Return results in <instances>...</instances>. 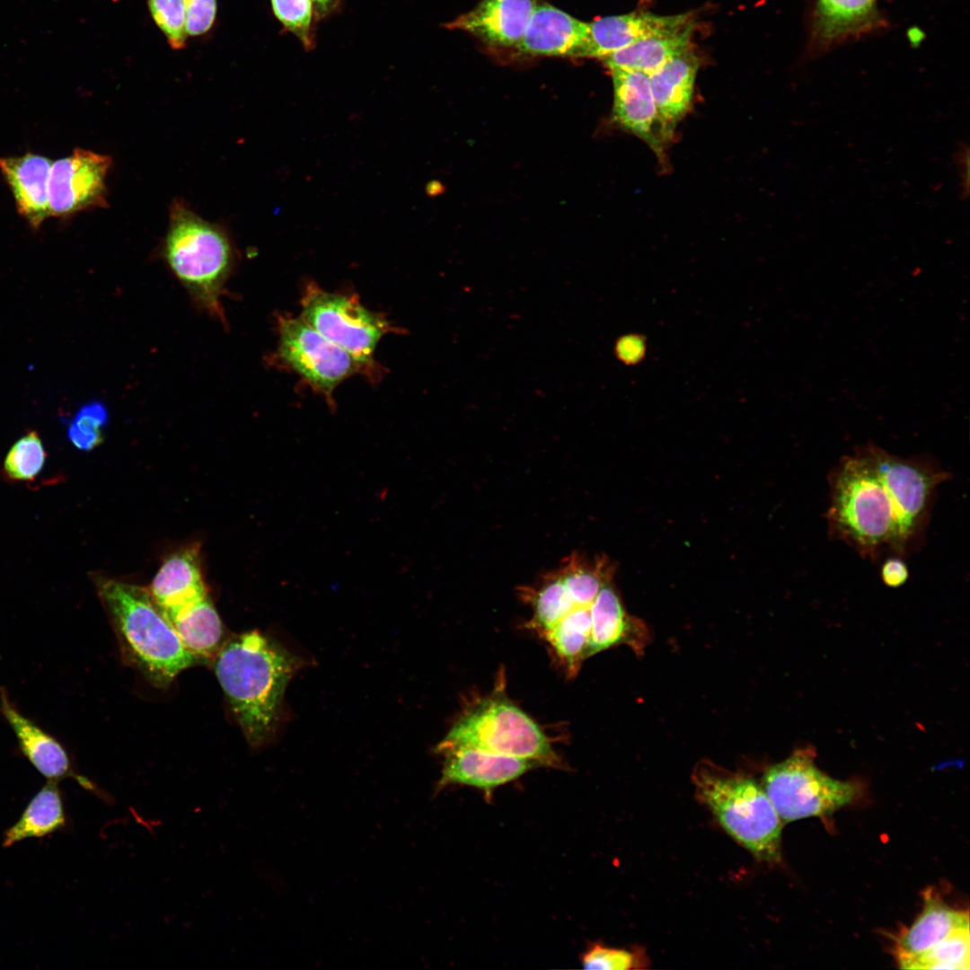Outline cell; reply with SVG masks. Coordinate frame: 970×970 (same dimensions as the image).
Listing matches in <instances>:
<instances>
[{
	"label": "cell",
	"instance_id": "cell-29",
	"mask_svg": "<svg viewBox=\"0 0 970 970\" xmlns=\"http://www.w3.org/2000/svg\"><path fill=\"white\" fill-rule=\"evenodd\" d=\"M45 458L41 439L37 432L31 431L11 447L4 460V471L13 480H32L41 471Z\"/></svg>",
	"mask_w": 970,
	"mask_h": 970
},
{
	"label": "cell",
	"instance_id": "cell-4",
	"mask_svg": "<svg viewBox=\"0 0 970 970\" xmlns=\"http://www.w3.org/2000/svg\"><path fill=\"white\" fill-rule=\"evenodd\" d=\"M93 581L124 657L152 683L164 687L198 660L184 646L149 589L101 575Z\"/></svg>",
	"mask_w": 970,
	"mask_h": 970
},
{
	"label": "cell",
	"instance_id": "cell-13",
	"mask_svg": "<svg viewBox=\"0 0 970 970\" xmlns=\"http://www.w3.org/2000/svg\"><path fill=\"white\" fill-rule=\"evenodd\" d=\"M613 119L622 129L645 141L661 156L667 143L652 95L648 74L612 69Z\"/></svg>",
	"mask_w": 970,
	"mask_h": 970
},
{
	"label": "cell",
	"instance_id": "cell-37",
	"mask_svg": "<svg viewBox=\"0 0 970 970\" xmlns=\"http://www.w3.org/2000/svg\"><path fill=\"white\" fill-rule=\"evenodd\" d=\"M317 19L331 14L338 7L340 0H312Z\"/></svg>",
	"mask_w": 970,
	"mask_h": 970
},
{
	"label": "cell",
	"instance_id": "cell-11",
	"mask_svg": "<svg viewBox=\"0 0 970 970\" xmlns=\"http://www.w3.org/2000/svg\"><path fill=\"white\" fill-rule=\"evenodd\" d=\"M109 155L76 148L52 163L48 180L50 216L67 217L92 208L107 207Z\"/></svg>",
	"mask_w": 970,
	"mask_h": 970
},
{
	"label": "cell",
	"instance_id": "cell-15",
	"mask_svg": "<svg viewBox=\"0 0 970 970\" xmlns=\"http://www.w3.org/2000/svg\"><path fill=\"white\" fill-rule=\"evenodd\" d=\"M199 549L192 543L173 552L153 579L149 591L168 620L208 595Z\"/></svg>",
	"mask_w": 970,
	"mask_h": 970
},
{
	"label": "cell",
	"instance_id": "cell-5",
	"mask_svg": "<svg viewBox=\"0 0 970 970\" xmlns=\"http://www.w3.org/2000/svg\"><path fill=\"white\" fill-rule=\"evenodd\" d=\"M163 253L195 304L224 323L221 296L234 264L233 245L225 232L183 201L174 200Z\"/></svg>",
	"mask_w": 970,
	"mask_h": 970
},
{
	"label": "cell",
	"instance_id": "cell-6",
	"mask_svg": "<svg viewBox=\"0 0 970 970\" xmlns=\"http://www.w3.org/2000/svg\"><path fill=\"white\" fill-rule=\"evenodd\" d=\"M692 780L697 799L735 841L760 861L780 860L783 822L761 785L708 762L697 764Z\"/></svg>",
	"mask_w": 970,
	"mask_h": 970
},
{
	"label": "cell",
	"instance_id": "cell-30",
	"mask_svg": "<svg viewBox=\"0 0 970 970\" xmlns=\"http://www.w3.org/2000/svg\"><path fill=\"white\" fill-rule=\"evenodd\" d=\"M109 414L101 401L82 406L68 428V438L80 450L89 451L101 445L102 430L108 424Z\"/></svg>",
	"mask_w": 970,
	"mask_h": 970
},
{
	"label": "cell",
	"instance_id": "cell-28",
	"mask_svg": "<svg viewBox=\"0 0 970 970\" xmlns=\"http://www.w3.org/2000/svg\"><path fill=\"white\" fill-rule=\"evenodd\" d=\"M274 15L284 29L293 33L306 50L315 46L317 19L312 0H270Z\"/></svg>",
	"mask_w": 970,
	"mask_h": 970
},
{
	"label": "cell",
	"instance_id": "cell-3",
	"mask_svg": "<svg viewBox=\"0 0 970 970\" xmlns=\"http://www.w3.org/2000/svg\"><path fill=\"white\" fill-rule=\"evenodd\" d=\"M215 657L234 716L250 745L261 746L276 732L287 686L305 661L259 630L234 637Z\"/></svg>",
	"mask_w": 970,
	"mask_h": 970
},
{
	"label": "cell",
	"instance_id": "cell-31",
	"mask_svg": "<svg viewBox=\"0 0 970 970\" xmlns=\"http://www.w3.org/2000/svg\"><path fill=\"white\" fill-rule=\"evenodd\" d=\"M146 4L171 48L174 50L185 48L188 34L183 0H146Z\"/></svg>",
	"mask_w": 970,
	"mask_h": 970
},
{
	"label": "cell",
	"instance_id": "cell-27",
	"mask_svg": "<svg viewBox=\"0 0 970 970\" xmlns=\"http://www.w3.org/2000/svg\"><path fill=\"white\" fill-rule=\"evenodd\" d=\"M876 0H818L821 34L835 38L860 26L870 15Z\"/></svg>",
	"mask_w": 970,
	"mask_h": 970
},
{
	"label": "cell",
	"instance_id": "cell-18",
	"mask_svg": "<svg viewBox=\"0 0 970 970\" xmlns=\"http://www.w3.org/2000/svg\"><path fill=\"white\" fill-rule=\"evenodd\" d=\"M52 161L27 153L0 157V172L9 186L20 215L37 230L50 216L48 180Z\"/></svg>",
	"mask_w": 970,
	"mask_h": 970
},
{
	"label": "cell",
	"instance_id": "cell-23",
	"mask_svg": "<svg viewBox=\"0 0 970 970\" xmlns=\"http://www.w3.org/2000/svg\"><path fill=\"white\" fill-rule=\"evenodd\" d=\"M967 924V913L954 910L939 899L926 896L922 913L898 939L897 958L923 952L955 929Z\"/></svg>",
	"mask_w": 970,
	"mask_h": 970
},
{
	"label": "cell",
	"instance_id": "cell-35",
	"mask_svg": "<svg viewBox=\"0 0 970 970\" xmlns=\"http://www.w3.org/2000/svg\"><path fill=\"white\" fill-rule=\"evenodd\" d=\"M880 575L886 585L897 587L906 582L909 571L902 558L889 556L882 564Z\"/></svg>",
	"mask_w": 970,
	"mask_h": 970
},
{
	"label": "cell",
	"instance_id": "cell-33",
	"mask_svg": "<svg viewBox=\"0 0 970 970\" xmlns=\"http://www.w3.org/2000/svg\"><path fill=\"white\" fill-rule=\"evenodd\" d=\"M185 25L189 36H199L213 26L216 15L217 0H183Z\"/></svg>",
	"mask_w": 970,
	"mask_h": 970
},
{
	"label": "cell",
	"instance_id": "cell-2",
	"mask_svg": "<svg viewBox=\"0 0 970 970\" xmlns=\"http://www.w3.org/2000/svg\"><path fill=\"white\" fill-rule=\"evenodd\" d=\"M614 569L605 555L573 552L534 584L518 588L532 612L525 627L545 641L569 677L587 658L592 606L601 589L612 583Z\"/></svg>",
	"mask_w": 970,
	"mask_h": 970
},
{
	"label": "cell",
	"instance_id": "cell-9",
	"mask_svg": "<svg viewBox=\"0 0 970 970\" xmlns=\"http://www.w3.org/2000/svg\"><path fill=\"white\" fill-rule=\"evenodd\" d=\"M763 786L783 824L830 816L851 803L858 792L856 784L821 772L812 754L805 750L771 767Z\"/></svg>",
	"mask_w": 970,
	"mask_h": 970
},
{
	"label": "cell",
	"instance_id": "cell-32",
	"mask_svg": "<svg viewBox=\"0 0 970 970\" xmlns=\"http://www.w3.org/2000/svg\"><path fill=\"white\" fill-rule=\"evenodd\" d=\"M582 964L586 969L629 970L646 968L649 961L641 948L627 950L595 944L583 954Z\"/></svg>",
	"mask_w": 970,
	"mask_h": 970
},
{
	"label": "cell",
	"instance_id": "cell-26",
	"mask_svg": "<svg viewBox=\"0 0 970 970\" xmlns=\"http://www.w3.org/2000/svg\"><path fill=\"white\" fill-rule=\"evenodd\" d=\"M898 963L903 969L968 970L969 924L955 929L945 939L923 952L898 957Z\"/></svg>",
	"mask_w": 970,
	"mask_h": 970
},
{
	"label": "cell",
	"instance_id": "cell-17",
	"mask_svg": "<svg viewBox=\"0 0 970 970\" xmlns=\"http://www.w3.org/2000/svg\"><path fill=\"white\" fill-rule=\"evenodd\" d=\"M698 67L697 57L688 48L648 75L666 142L690 109Z\"/></svg>",
	"mask_w": 970,
	"mask_h": 970
},
{
	"label": "cell",
	"instance_id": "cell-7",
	"mask_svg": "<svg viewBox=\"0 0 970 970\" xmlns=\"http://www.w3.org/2000/svg\"><path fill=\"white\" fill-rule=\"evenodd\" d=\"M498 683L491 693L466 704L436 752L468 747L529 759L540 766L561 767L548 736L506 696L503 679Z\"/></svg>",
	"mask_w": 970,
	"mask_h": 970
},
{
	"label": "cell",
	"instance_id": "cell-16",
	"mask_svg": "<svg viewBox=\"0 0 970 970\" xmlns=\"http://www.w3.org/2000/svg\"><path fill=\"white\" fill-rule=\"evenodd\" d=\"M537 4L536 0H481L446 27L467 31L489 45L516 47Z\"/></svg>",
	"mask_w": 970,
	"mask_h": 970
},
{
	"label": "cell",
	"instance_id": "cell-24",
	"mask_svg": "<svg viewBox=\"0 0 970 970\" xmlns=\"http://www.w3.org/2000/svg\"><path fill=\"white\" fill-rule=\"evenodd\" d=\"M169 621L186 648L198 659L215 657L223 646V625L209 595Z\"/></svg>",
	"mask_w": 970,
	"mask_h": 970
},
{
	"label": "cell",
	"instance_id": "cell-1",
	"mask_svg": "<svg viewBox=\"0 0 970 970\" xmlns=\"http://www.w3.org/2000/svg\"><path fill=\"white\" fill-rule=\"evenodd\" d=\"M950 476L927 454L857 446L829 472L828 533L866 560L905 558L922 545L938 488Z\"/></svg>",
	"mask_w": 970,
	"mask_h": 970
},
{
	"label": "cell",
	"instance_id": "cell-12",
	"mask_svg": "<svg viewBox=\"0 0 970 970\" xmlns=\"http://www.w3.org/2000/svg\"><path fill=\"white\" fill-rule=\"evenodd\" d=\"M444 764L438 789L466 785L481 789L490 797L494 789L515 780L540 766L534 761L461 747L442 752Z\"/></svg>",
	"mask_w": 970,
	"mask_h": 970
},
{
	"label": "cell",
	"instance_id": "cell-36",
	"mask_svg": "<svg viewBox=\"0 0 970 970\" xmlns=\"http://www.w3.org/2000/svg\"><path fill=\"white\" fill-rule=\"evenodd\" d=\"M954 160L961 181V194H963V196L967 195L969 183V152L968 146L966 143L959 145L955 153Z\"/></svg>",
	"mask_w": 970,
	"mask_h": 970
},
{
	"label": "cell",
	"instance_id": "cell-22",
	"mask_svg": "<svg viewBox=\"0 0 970 970\" xmlns=\"http://www.w3.org/2000/svg\"><path fill=\"white\" fill-rule=\"evenodd\" d=\"M692 31L691 20L676 28L649 35L602 59L610 70L626 69L650 75L689 48Z\"/></svg>",
	"mask_w": 970,
	"mask_h": 970
},
{
	"label": "cell",
	"instance_id": "cell-21",
	"mask_svg": "<svg viewBox=\"0 0 970 970\" xmlns=\"http://www.w3.org/2000/svg\"><path fill=\"white\" fill-rule=\"evenodd\" d=\"M1 710L13 728L22 753L43 776L54 781L73 776L85 788L93 789L87 780L73 773L67 754L59 743L21 714L4 692L1 694Z\"/></svg>",
	"mask_w": 970,
	"mask_h": 970
},
{
	"label": "cell",
	"instance_id": "cell-8",
	"mask_svg": "<svg viewBox=\"0 0 970 970\" xmlns=\"http://www.w3.org/2000/svg\"><path fill=\"white\" fill-rule=\"evenodd\" d=\"M301 305L306 323L347 351L364 374L375 376L374 353L390 331L384 316L366 308L355 295L327 292L314 282L305 286Z\"/></svg>",
	"mask_w": 970,
	"mask_h": 970
},
{
	"label": "cell",
	"instance_id": "cell-14",
	"mask_svg": "<svg viewBox=\"0 0 970 970\" xmlns=\"http://www.w3.org/2000/svg\"><path fill=\"white\" fill-rule=\"evenodd\" d=\"M589 25L549 4H537L518 50L530 55L587 57Z\"/></svg>",
	"mask_w": 970,
	"mask_h": 970
},
{
	"label": "cell",
	"instance_id": "cell-19",
	"mask_svg": "<svg viewBox=\"0 0 970 970\" xmlns=\"http://www.w3.org/2000/svg\"><path fill=\"white\" fill-rule=\"evenodd\" d=\"M689 14L657 15L647 12L607 16L589 25L587 57H604L622 49L649 35L681 26Z\"/></svg>",
	"mask_w": 970,
	"mask_h": 970
},
{
	"label": "cell",
	"instance_id": "cell-20",
	"mask_svg": "<svg viewBox=\"0 0 970 970\" xmlns=\"http://www.w3.org/2000/svg\"><path fill=\"white\" fill-rule=\"evenodd\" d=\"M648 640L646 625L626 612L612 583L604 586L592 606L586 657L621 644H626L636 653H641Z\"/></svg>",
	"mask_w": 970,
	"mask_h": 970
},
{
	"label": "cell",
	"instance_id": "cell-10",
	"mask_svg": "<svg viewBox=\"0 0 970 970\" xmlns=\"http://www.w3.org/2000/svg\"><path fill=\"white\" fill-rule=\"evenodd\" d=\"M279 361L311 387L331 397L334 389L357 372L358 363L306 323L301 317L281 314L278 318Z\"/></svg>",
	"mask_w": 970,
	"mask_h": 970
},
{
	"label": "cell",
	"instance_id": "cell-34",
	"mask_svg": "<svg viewBox=\"0 0 970 970\" xmlns=\"http://www.w3.org/2000/svg\"><path fill=\"white\" fill-rule=\"evenodd\" d=\"M614 354L626 366L641 363L647 355L646 338L634 332L619 337L614 345Z\"/></svg>",
	"mask_w": 970,
	"mask_h": 970
},
{
	"label": "cell",
	"instance_id": "cell-25",
	"mask_svg": "<svg viewBox=\"0 0 970 970\" xmlns=\"http://www.w3.org/2000/svg\"><path fill=\"white\" fill-rule=\"evenodd\" d=\"M66 817L57 781L49 780L31 800L20 819L4 833L3 846L27 838L42 837L65 825Z\"/></svg>",
	"mask_w": 970,
	"mask_h": 970
}]
</instances>
